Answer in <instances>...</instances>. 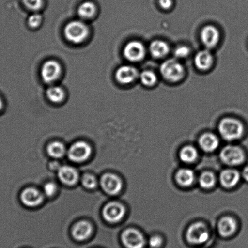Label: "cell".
I'll return each mask as SVG.
<instances>
[{
  "instance_id": "1",
  "label": "cell",
  "mask_w": 248,
  "mask_h": 248,
  "mask_svg": "<svg viewBox=\"0 0 248 248\" xmlns=\"http://www.w3.org/2000/svg\"><path fill=\"white\" fill-rule=\"evenodd\" d=\"M219 133L227 141L237 140L244 133V126L242 122L232 117L224 118L218 124Z\"/></svg>"
},
{
  "instance_id": "2",
  "label": "cell",
  "mask_w": 248,
  "mask_h": 248,
  "mask_svg": "<svg viewBox=\"0 0 248 248\" xmlns=\"http://www.w3.org/2000/svg\"><path fill=\"white\" fill-rule=\"evenodd\" d=\"M160 72L163 78L170 83L181 81L185 75L184 65L175 58L165 60L161 64Z\"/></svg>"
},
{
  "instance_id": "3",
  "label": "cell",
  "mask_w": 248,
  "mask_h": 248,
  "mask_svg": "<svg viewBox=\"0 0 248 248\" xmlns=\"http://www.w3.org/2000/svg\"><path fill=\"white\" fill-rule=\"evenodd\" d=\"M89 32L88 26L81 20L70 21L64 29L65 37L74 44L83 43L88 37Z\"/></svg>"
},
{
  "instance_id": "4",
  "label": "cell",
  "mask_w": 248,
  "mask_h": 248,
  "mask_svg": "<svg viewBox=\"0 0 248 248\" xmlns=\"http://www.w3.org/2000/svg\"><path fill=\"white\" fill-rule=\"evenodd\" d=\"M221 161L229 166H238L244 162L245 155L242 149L235 146H227L221 151Z\"/></svg>"
},
{
  "instance_id": "5",
  "label": "cell",
  "mask_w": 248,
  "mask_h": 248,
  "mask_svg": "<svg viewBox=\"0 0 248 248\" xmlns=\"http://www.w3.org/2000/svg\"><path fill=\"white\" fill-rule=\"evenodd\" d=\"M187 242L192 245H202L208 241L209 233L206 226L202 223H196L189 226L186 234Z\"/></svg>"
},
{
  "instance_id": "6",
  "label": "cell",
  "mask_w": 248,
  "mask_h": 248,
  "mask_svg": "<svg viewBox=\"0 0 248 248\" xmlns=\"http://www.w3.org/2000/svg\"><path fill=\"white\" fill-rule=\"evenodd\" d=\"M67 153L70 160L74 162L81 163L90 157L92 149L86 142L78 141L72 144Z\"/></svg>"
},
{
  "instance_id": "7",
  "label": "cell",
  "mask_w": 248,
  "mask_h": 248,
  "mask_svg": "<svg viewBox=\"0 0 248 248\" xmlns=\"http://www.w3.org/2000/svg\"><path fill=\"white\" fill-rule=\"evenodd\" d=\"M125 59L131 62H139L144 59L146 49L143 43L139 41H131L127 43L124 49Z\"/></svg>"
},
{
  "instance_id": "8",
  "label": "cell",
  "mask_w": 248,
  "mask_h": 248,
  "mask_svg": "<svg viewBox=\"0 0 248 248\" xmlns=\"http://www.w3.org/2000/svg\"><path fill=\"white\" fill-rule=\"evenodd\" d=\"M61 65L55 60H50L43 64L41 69V76L43 81L47 84L54 83L61 76Z\"/></svg>"
},
{
  "instance_id": "9",
  "label": "cell",
  "mask_w": 248,
  "mask_h": 248,
  "mask_svg": "<svg viewBox=\"0 0 248 248\" xmlns=\"http://www.w3.org/2000/svg\"><path fill=\"white\" fill-rule=\"evenodd\" d=\"M122 242L126 248H143L145 239L143 234L133 228L127 229L123 232Z\"/></svg>"
},
{
  "instance_id": "10",
  "label": "cell",
  "mask_w": 248,
  "mask_h": 248,
  "mask_svg": "<svg viewBox=\"0 0 248 248\" xmlns=\"http://www.w3.org/2000/svg\"><path fill=\"white\" fill-rule=\"evenodd\" d=\"M124 207L117 202H110L103 209V217L105 220L110 223L119 222L125 215Z\"/></svg>"
},
{
  "instance_id": "11",
  "label": "cell",
  "mask_w": 248,
  "mask_h": 248,
  "mask_svg": "<svg viewBox=\"0 0 248 248\" xmlns=\"http://www.w3.org/2000/svg\"><path fill=\"white\" fill-rule=\"evenodd\" d=\"M220 34L218 29L213 25H206L201 32V39L204 47L209 50L214 49L218 44Z\"/></svg>"
},
{
  "instance_id": "12",
  "label": "cell",
  "mask_w": 248,
  "mask_h": 248,
  "mask_svg": "<svg viewBox=\"0 0 248 248\" xmlns=\"http://www.w3.org/2000/svg\"><path fill=\"white\" fill-rule=\"evenodd\" d=\"M139 70L131 65H124L115 72V78L122 85H129L139 77Z\"/></svg>"
},
{
  "instance_id": "13",
  "label": "cell",
  "mask_w": 248,
  "mask_h": 248,
  "mask_svg": "<svg viewBox=\"0 0 248 248\" xmlns=\"http://www.w3.org/2000/svg\"><path fill=\"white\" fill-rule=\"evenodd\" d=\"M100 184L106 193L111 196L119 194L122 188L121 180L114 174H107L103 175Z\"/></svg>"
},
{
  "instance_id": "14",
  "label": "cell",
  "mask_w": 248,
  "mask_h": 248,
  "mask_svg": "<svg viewBox=\"0 0 248 248\" xmlns=\"http://www.w3.org/2000/svg\"><path fill=\"white\" fill-rule=\"evenodd\" d=\"M20 198L21 202L25 206L31 208L40 205L44 201V196L42 192L33 187L24 190L21 192Z\"/></svg>"
},
{
  "instance_id": "15",
  "label": "cell",
  "mask_w": 248,
  "mask_h": 248,
  "mask_svg": "<svg viewBox=\"0 0 248 248\" xmlns=\"http://www.w3.org/2000/svg\"><path fill=\"white\" fill-rule=\"evenodd\" d=\"M58 176L62 184L69 186L76 185L79 179L78 171L70 166H62L58 170Z\"/></svg>"
},
{
  "instance_id": "16",
  "label": "cell",
  "mask_w": 248,
  "mask_h": 248,
  "mask_svg": "<svg viewBox=\"0 0 248 248\" xmlns=\"http://www.w3.org/2000/svg\"><path fill=\"white\" fill-rule=\"evenodd\" d=\"M194 62L197 69L207 71L213 66L214 57L209 49L202 50L195 55Z\"/></svg>"
},
{
  "instance_id": "17",
  "label": "cell",
  "mask_w": 248,
  "mask_h": 248,
  "mask_svg": "<svg viewBox=\"0 0 248 248\" xmlns=\"http://www.w3.org/2000/svg\"><path fill=\"white\" fill-rule=\"evenodd\" d=\"M92 225L86 221H81L76 223L72 231V235L73 237L79 242L88 239L92 235Z\"/></svg>"
},
{
  "instance_id": "18",
  "label": "cell",
  "mask_w": 248,
  "mask_h": 248,
  "mask_svg": "<svg viewBox=\"0 0 248 248\" xmlns=\"http://www.w3.org/2000/svg\"><path fill=\"white\" fill-rule=\"evenodd\" d=\"M149 51L155 59H163L169 54L170 47L169 45L165 41L155 40L150 43Z\"/></svg>"
},
{
  "instance_id": "19",
  "label": "cell",
  "mask_w": 248,
  "mask_h": 248,
  "mask_svg": "<svg viewBox=\"0 0 248 248\" xmlns=\"http://www.w3.org/2000/svg\"><path fill=\"white\" fill-rule=\"evenodd\" d=\"M237 225L234 219L225 217L219 221L218 231L221 237H229L235 233L237 230Z\"/></svg>"
},
{
  "instance_id": "20",
  "label": "cell",
  "mask_w": 248,
  "mask_h": 248,
  "mask_svg": "<svg viewBox=\"0 0 248 248\" xmlns=\"http://www.w3.org/2000/svg\"><path fill=\"white\" fill-rule=\"evenodd\" d=\"M240 179L239 172L236 170H225L221 172L220 181L225 188H232L238 184Z\"/></svg>"
},
{
  "instance_id": "21",
  "label": "cell",
  "mask_w": 248,
  "mask_h": 248,
  "mask_svg": "<svg viewBox=\"0 0 248 248\" xmlns=\"http://www.w3.org/2000/svg\"><path fill=\"white\" fill-rule=\"evenodd\" d=\"M199 144L202 150L211 153L216 150L219 145V140L215 135L206 133L199 139Z\"/></svg>"
},
{
  "instance_id": "22",
  "label": "cell",
  "mask_w": 248,
  "mask_h": 248,
  "mask_svg": "<svg viewBox=\"0 0 248 248\" xmlns=\"http://www.w3.org/2000/svg\"><path fill=\"white\" fill-rule=\"evenodd\" d=\"M175 179L180 185L187 187L193 184L195 179L194 173L191 170L183 168L178 170L175 175Z\"/></svg>"
},
{
  "instance_id": "23",
  "label": "cell",
  "mask_w": 248,
  "mask_h": 248,
  "mask_svg": "<svg viewBox=\"0 0 248 248\" xmlns=\"http://www.w3.org/2000/svg\"><path fill=\"white\" fill-rule=\"evenodd\" d=\"M78 14L83 20L92 18L97 13L95 4L91 1H85L80 4L78 8Z\"/></svg>"
},
{
  "instance_id": "24",
  "label": "cell",
  "mask_w": 248,
  "mask_h": 248,
  "mask_svg": "<svg viewBox=\"0 0 248 248\" xmlns=\"http://www.w3.org/2000/svg\"><path fill=\"white\" fill-rule=\"evenodd\" d=\"M47 151L50 156L56 159L63 157L67 152L66 147L59 141L50 143L47 146Z\"/></svg>"
},
{
  "instance_id": "25",
  "label": "cell",
  "mask_w": 248,
  "mask_h": 248,
  "mask_svg": "<svg viewBox=\"0 0 248 248\" xmlns=\"http://www.w3.org/2000/svg\"><path fill=\"white\" fill-rule=\"evenodd\" d=\"M46 95L48 99L53 103H60L64 100L65 93L61 86H52L47 89Z\"/></svg>"
},
{
  "instance_id": "26",
  "label": "cell",
  "mask_w": 248,
  "mask_h": 248,
  "mask_svg": "<svg viewBox=\"0 0 248 248\" xmlns=\"http://www.w3.org/2000/svg\"><path fill=\"white\" fill-rule=\"evenodd\" d=\"M180 158L185 163L194 162L198 157V153L196 149L191 146L184 147L180 152Z\"/></svg>"
},
{
  "instance_id": "27",
  "label": "cell",
  "mask_w": 248,
  "mask_h": 248,
  "mask_svg": "<svg viewBox=\"0 0 248 248\" xmlns=\"http://www.w3.org/2000/svg\"><path fill=\"white\" fill-rule=\"evenodd\" d=\"M142 85L146 87H152L155 85L157 82L158 78L156 75L153 71L145 70L141 72L139 75Z\"/></svg>"
},
{
  "instance_id": "28",
  "label": "cell",
  "mask_w": 248,
  "mask_h": 248,
  "mask_svg": "<svg viewBox=\"0 0 248 248\" xmlns=\"http://www.w3.org/2000/svg\"><path fill=\"white\" fill-rule=\"evenodd\" d=\"M216 179L213 174L211 172H205L201 175L199 179V184L202 188L211 189L215 184Z\"/></svg>"
},
{
  "instance_id": "29",
  "label": "cell",
  "mask_w": 248,
  "mask_h": 248,
  "mask_svg": "<svg viewBox=\"0 0 248 248\" xmlns=\"http://www.w3.org/2000/svg\"><path fill=\"white\" fill-rule=\"evenodd\" d=\"M82 185L85 188L92 190L97 186V180L92 174H86L83 175L81 179Z\"/></svg>"
},
{
  "instance_id": "30",
  "label": "cell",
  "mask_w": 248,
  "mask_h": 248,
  "mask_svg": "<svg viewBox=\"0 0 248 248\" xmlns=\"http://www.w3.org/2000/svg\"><path fill=\"white\" fill-rule=\"evenodd\" d=\"M191 54V49L186 46H179L175 48L174 55L175 59L178 60L186 59Z\"/></svg>"
},
{
  "instance_id": "31",
  "label": "cell",
  "mask_w": 248,
  "mask_h": 248,
  "mask_svg": "<svg viewBox=\"0 0 248 248\" xmlns=\"http://www.w3.org/2000/svg\"><path fill=\"white\" fill-rule=\"evenodd\" d=\"M24 5L32 11H37L42 8L43 0H23Z\"/></svg>"
},
{
  "instance_id": "32",
  "label": "cell",
  "mask_w": 248,
  "mask_h": 248,
  "mask_svg": "<svg viewBox=\"0 0 248 248\" xmlns=\"http://www.w3.org/2000/svg\"><path fill=\"white\" fill-rule=\"evenodd\" d=\"M43 17L39 14L35 13L32 14L28 18V23L31 28H37L39 27L42 23Z\"/></svg>"
},
{
  "instance_id": "33",
  "label": "cell",
  "mask_w": 248,
  "mask_h": 248,
  "mask_svg": "<svg viewBox=\"0 0 248 248\" xmlns=\"http://www.w3.org/2000/svg\"><path fill=\"white\" fill-rule=\"evenodd\" d=\"M57 185L54 182H48L45 184L43 191L46 196L51 197L57 192Z\"/></svg>"
},
{
  "instance_id": "34",
  "label": "cell",
  "mask_w": 248,
  "mask_h": 248,
  "mask_svg": "<svg viewBox=\"0 0 248 248\" xmlns=\"http://www.w3.org/2000/svg\"><path fill=\"white\" fill-rule=\"evenodd\" d=\"M163 240L158 235H154L149 238L148 244L151 248H158L162 245Z\"/></svg>"
},
{
  "instance_id": "35",
  "label": "cell",
  "mask_w": 248,
  "mask_h": 248,
  "mask_svg": "<svg viewBox=\"0 0 248 248\" xmlns=\"http://www.w3.org/2000/svg\"><path fill=\"white\" fill-rule=\"evenodd\" d=\"M158 4L164 10H168L171 8L173 4L172 0H158Z\"/></svg>"
},
{
  "instance_id": "36",
  "label": "cell",
  "mask_w": 248,
  "mask_h": 248,
  "mask_svg": "<svg viewBox=\"0 0 248 248\" xmlns=\"http://www.w3.org/2000/svg\"><path fill=\"white\" fill-rule=\"evenodd\" d=\"M242 176L246 182H248V166L243 169Z\"/></svg>"
},
{
  "instance_id": "37",
  "label": "cell",
  "mask_w": 248,
  "mask_h": 248,
  "mask_svg": "<svg viewBox=\"0 0 248 248\" xmlns=\"http://www.w3.org/2000/svg\"><path fill=\"white\" fill-rule=\"evenodd\" d=\"M3 101H2L1 98H0V110H1L2 108H3Z\"/></svg>"
}]
</instances>
